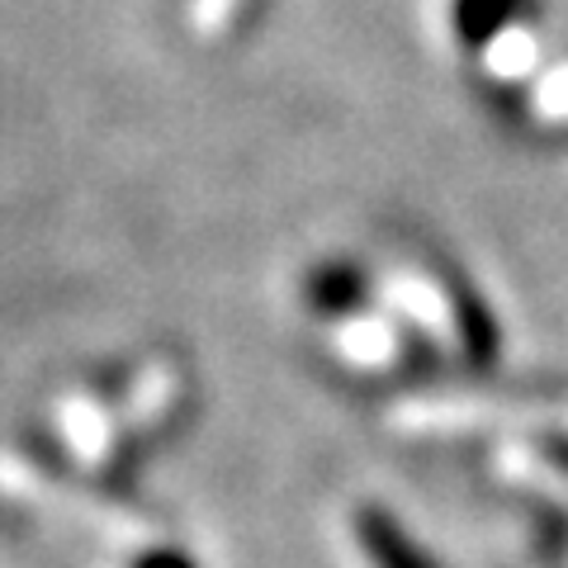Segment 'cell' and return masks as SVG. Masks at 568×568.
<instances>
[{
    "mask_svg": "<svg viewBox=\"0 0 568 568\" xmlns=\"http://www.w3.org/2000/svg\"><path fill=\"white\" fill-rule=\"evenodd\" d=\"M365 545H369V555H375L379 568H432V559H426L413 540H403L388 521H369Z\"/></svg>",
    "mask_w": 568,
    "mask_h": 568,
    "instance_id": "1",
    "label": "cell"
},
{
    "mask_svg": "<svg viewBox=\"0 0 568 568\" xmlns=\"http://www.w3.org/2000/svg\"><path fill=\"white\" fill-rule=\"evenodd\" d=\"M142 568H190L185 559H175V555H156V559H148Z\"/></svg>",
    "mask_w": 568,
    "mask_h": 568,
    "instance_id": "2",
    "label": "cell"
}]
</instances>
